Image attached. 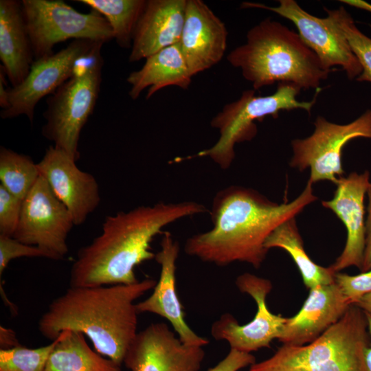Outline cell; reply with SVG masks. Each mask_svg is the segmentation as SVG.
Wrapping results in <instances>:
<instances>
[{"label":"cell","instance_id":"obj_1","mask_svg":"<svg viewBox=\"0 0 371 371\" xmlns=\"http://www.w3.org/2000/svg\"><path fill=\"white\" fill-rule=\"evenodd\" d=\"M317 199L308 181L298 196L282 203L273 202L251 188L227 187L213 199L210 211L212 227L188 238L184 251L218 266L242 262L258 269L269 251L265 243L270 234Z\"/></svg>","mask_w":371,"mask_h":371},{"label":"cell","instance_id":"obj_2","mask_svg":"<svg viewBox=\"0 0 371 371\" xmlns=\"http://www.w3.org/2000/svg\"><path fill=\"white\" fill-rule=\"evenodd\" d=\"M193 201L160 202L107 216L102 232L80 248L74 262L69 286H98L137 282L135 268L153 259L154 237L178 220L207 212Z\"/></svg>","mask_w":371,"mask_h":371},{"label":"cell","instance_id":"obj_3","mask_svg":"<svg viewBox=\"0 0 371 371\" xmlns=\"http://www.w3.org/2000/svg\"><path fill=\"white\" fill-rule=\"evenodd\" d=\"M156 283L146 278L130 284L69 286L42 315L38 330L52 341L66 330L82 333L96 352L122 365L137 333L135 302Z\"/></svg>","mask_w":371,"mask_h":371},{"label":"cell","instance_id":"obj_4","mask_svg":"<svg viewBox=\"0 0 371 371\" xmlns=\"http://www.w3.org/2000/svg\"><path fill=\"white\" fill-rule=\"evenodd\" d=\"M227 60L241 69L254 90L275 82L317 89L333 71L322 65L297 33L270 18L251 28L247 42L231 51Z\"/></svg>","mask_w":371,"mask_h":371},{"label":"cell","instance_id":"obj_5","mask_svg":"<svg viewBox=\"0 0 371 371\" xmlns=\"http://www.w3.org/2000/svg\"><path fill=\"white\" fill-rule=\"evenodd\" d=\"M365 312L351 304L344 315L315 341L283 344L249 371H368L365 352L371 342Z\"/></svg>","mask_w":371,"mask_h":371},{"label":"cell","instance_id":"obj_6","mask_svg":"<svg viewBox=\"0 0 371 371\" xmlns=\"http://www.w3.org/2000/svg\"><path fill=\"white\" fill-rule=\"evenodd\" d=\"M100 43L79 63L74 74L47 99L41 133L77 161L82 128L92 114L102 82L103 58Z\"/></svg>","mask_w":371,"mask_h":371},{"label":"cell","instance_id":"obj_7","mask_svg":"<svg viewBox=\"0 0 371 371\" xmlns=\"http://www.w3.org/2000/svg\"><path fill=\"white\" fill-rule=\"evenodd\" d=\"M301 89L291 83H278L271 95H256L254 89L245 90L239 99L227 104L211 120L210 125L219 131V138L211 147L194 157H208L221 168H229L235 159L236 144L251 141L257 134L256 120L271 115L276 118L281 111L303 109L308 113L319 91L311 101H299Z\"/></svg>","mask_w":371,"mask_h":371},{"label":"cell","instance_id":"obj_8","mask_svg":"<svg viewBox=\"0 0 371 371\" xmlns=\"http://www.w3.org/2000/svg\"><path fill=\"white\" fill-rule=\"evenodd\" d=\"M22 10L34 60L54 54L68 39L108 42L113 38L106 19L91 10L81 13L60 0H23Z\"/></svg>","mask_w":371,"mask_h":371},{"label":"cell","instance_id":"obj_9","mask_svg":"<svg viewBox=\"0 0 371 371\" xmlns=\"http://www.w3.org/2000/svg\"><path fill=\"white\" fill-rule=\"evenodd\" d=\"M315 130L308 137L291 141L293 157L289 162L300 171L310 169L308 181L313 185L320 181L337 183L343 177L342 150L350 140L357 137L371 138V109L346 124H339L317 116Z\"/></svg>","mask_w":371,"mask_h":371},{"label":"cell","instance_id":"obj_10","mask_svg":"<svg viewBox=\"0 0 371 371\" xmlns=\"http://www.w3.org/2000/svg\"><path fill=\"white\" fill-rule=\"evenodd\" d=\"M74 225L69 211L40 175L23 200L19 221L12 237L38 247L52 260H60L68 252L67 238Z\"/></svg>","mask_w":371,"mask_h":371},{"label":"cell","instance_id":"obj_11","mask_svg":"<svg viewBox=\"0 0 371 371\" xmlns=\"http://www.w3.org/2000/svg\"><path fill=\"white\" fill-rule=\"evenodd\" d=\"M100 43L103 42L74 40L59 52L34 60L25 80L9 89V106L1 111V117L11 119L26 115L32 123L35 107L40 100L52 94L72 77L80 62Z\"/></svg>","mask_w":371,"mask_h":371},{"label":"cell","instance_id":"obj_12","mask_svg":"<svg viewBox=\"0 0 371 371\" xmlns=\"http://www.w3.org/2000/svg\"><path fill=\"white\" fill-rule=\"evenodd\" d=\"M238 290L251 296L257 305L253 319L240 324L231 314H223L211 327V335L216 340L227 341L230 349L251 353L262 348L270 347L271 342L278 339L288 317L271 312L266 299L272 289L268 279L250 273H244L236 280Z\"/></svg>","mask_w":371,"mask_h":371},{"label":"cell","instance_id":"obj_13","mask_svg":"<svg viewBox=\"0 0 371 371\" xmlns=\"http://www.w3.org/2000/svg\"><path fill=\"white\" fill-rule=\"evenodd\" d=\"M278 1L280 5L276 7L243 2L241 8L272 11L293 22L303 42L315 54L326 69L332 70L334 66H341L350 80L357 78L361 74V65L347 39L327 17L319 18L311 14L294 0Z\"/></svg>","mask_w":371,"mask_h":371},{"label":"cell","instance_id":"obj_14","mask_svg":"<svg viewBox=\"0 0 371 371\" xmlns=\"http://www.w3.org/2000/svg\"><path fill=\"white\" fill-rule=\"evenodd\" d=\"M203 347L187 346L166 323H152L137 332L123 363L130 371H199Z\"/></svg>","mask_w":371,"mask_h":371},{"label":"cell","instance_id":"obj_15","mask_svg":"<svg viewBox=\"0 0 371 371\" xmlns=\"http://www.w3.org/2000/svg\"><path fill=\"white\" fill-rule=\"evenodd\" d=\"M69 155L54 146L37 163L55 196L71 213L75 225L82 224L100 202L99 186L91 174L80 170Z\"/></svg>","mask_w":371,"mask_h":371},{"label":"cell","instance_id":"obj_16","mask_svg":"<svg viewBox=\"0 0 371 371\" xmlns=\"http://www.w3.org/2000/svg\"><path fill=\"white\" fill-rule=\"evenodd\" d=\"M370 183L368 170L351 172L339 179L332 199L322 201L323 207L333 211L342 221L347 231L344 248L330 265L336 273L351 266L360 271L362 268L366 246L364 199Z\"/></svg>","mask_w":371,"mask_h":371},{"label":"cell","instance_id":"obj_17","mask_svg":"<svg viewBox=\"0 0 371 371\" xmlns=\"http://www.w3.org/2000/svg\"><path fill=\"white\" fill-rule=\"evenodd\" d=\"M160 250L155 254V260L161 271L152 294L137 303L140 313H150L167 319L181 342L187 346H206L209 341L195 333L185 320V313L176 289V262L179 245L168 232L163 233Z\"/></svg>","mask_w":371,"mask_h":371},{"label":"cell","instance_id":"obj_18","mask_svg":"<svg viewBox=\"0 0 371 371\" xmlns=\"http://www.w3.org/2000/svg\"><path fill=\"white\" fill-rule=\"evenodd\" d=\"M225 23L201 0H187L179 42L192 76L218 63L227 47Z\"/></svg>","mask_w":371,"mask_h":371},{"label":"cell","instance_id":"obj_19","mask_svg":"<svg viewBox=\"0 0 371 371\" xmlns=\"http://www.w3.org/2000/svg\"><path fill=\"white\" fill-rule=\"evenodd\" d=\"M309 290L300 310L287 318L278 339L283 344L303 346L315 341L335 324L352 304L335 282Z\"/></svg>","mask_w":371,"mask_h":371},{"label":"cell","instance_id":"obj_20","mask_svg":"<svg viewBox=\"0 0 371 371\" xmlns=\"http://www.w3.org/2000/svg\"><path fill=\"white\" fill-rule=\"evenodd\" d=\"M187 0H148L137 25L128 60L147 58L179 43Z\"/></svg>","mask_w":371,"mask_h":371},{"label":"cell","instance_id":"obj_21","mask_svg":"<svg viewBox=\"0 0 371 371\" xmlns=\"http://www.w3.org/2000/svg\"><path fill=\"white\" fill-rule=\"evenodd\" d=\"M0 60L12 87L25 80L34 61L21 1H0Z\"/></svg>","mask_w":371,"mask_h":371},{"label":"cell","instance_id":"obj_22","mask_svg":"<svg viewBox=\"0 0 371 371\" xmlns=\"http://www.w3.org/2000/svg\"><path fill=\"white\" fill-rule=\"evenodd\" d=\"M192 76L179 43L167 47L150 56L139 70L131 72L126 81L131 85L129 95L136 100L148 88L146 99L169 86L187 89Z\"/></svg>","mask_w":371,"mask_h":371},{"label":"cell","instance_id":"obj_23","mask_svg":"<svg viewBox=\"0 0 371 371\" xmlns=\"http://www.w3.org/2000/svg\"><path fill=\"white\" fill-rule=\"evenodd\" d=\"M44 371H121V365L93 351L83 333L66 330L58 337Z\"/></svg>","mask_w":371,"mask_h":371},{"label":"cell","instance_id":"obj_24","mask_svg":"<svg viewBox=\"0 0 371 371\" xmlns=\"http://www.w3.org/2000/svg\"><path fill=\"white\" fill-rule=\"evenodd\" d=\"M265 246L268 250L278 247L286 251L299 269L306 288L311 289L335 282L336 272L332 267H324L316 264L306 252L295 217L278 226L267 238Z\"/></svg>","mask_w":371,"mask_h":371},{"label":"cell","instance_id":"obj_25","mask_svg":"<svg viewBox=\"0 0 371 371\" xmlns=\"http://www.w3.org/2000/svg\"><path fill=\"white\" fill-rule=\"evenodd\" d=\"M100 14L109 23L113 38L122 48L132 47L134 33L145 9L146 0H77Z\"/></svg>","mask_w":371,"mask_h":371},{"label":"cell","instance_id":"obj_26","mask_svg":"<svg viewBox=\"0 0 371 371\" xmlns=\"http://www.w3.org/2000/svg\"><path fill=\"white\" fill-rule=\"evenodd\" d=\"M40 172L31 157L4 146L0 148V185L23 200L33 188Z\"/></svg>","mask_w":371,"mask_h":371},{"label":"cell","instance_id":"obj_27","mask_svg":"<svg viewBox=\"0 0 371 371\" xmlns=\"http://www.w3.org/2000/svg\"><path fill=\"white\" fill-rule=\"evenodd\" d=\"M324 9L330 23L347 39L361 65L362 72L356 80L371 82V38L357 28L351 15L343 6L333 10Z\"/></svg>","mask_w":371,"mask_h":371},{"label":"cell","instance_id":"obj_28","mask_svg":"<svg viewBox=\"0 0 371 371\" xmlns=\"http://www.w3.org/2000/svg\"><path fill=\"white\" fill-rule=\"evenodd\" d=\"M57 339L48 345L28 348L21 344L0 350V371H44Z\"/></svg>","mask_w":371,"mask_h":371},{"label":"cell","instance_id":"obj_29","mask_svg":"<svg viewBox=\"0 0 371 371\" xmlns=\"http://www.w3.org/2000/svg\"><path fill=\"white\" fill-rule=\"evenodd\" d=\"M21 257L51 259L50 256L38 247L27 245L12 236L0 235V276L12 260Z\"/></svg>","mask_w":371,"mask_h":371},{"label":"cell","instance_id":"obj_30","mask_svg":"<svg viewBox=\"0 0 371 371\" xmlns=\"http://www.w3.org/2000/svg\"><path fill=\"white\" fill-rule=\"evenodd\" d=\"M335 282L352 304L371 293V270L352 276L337 272Z\"/></svg>","mask_w":371,"mask_h":371},{"label":"cell","instance_id":"obj_31","mask_svg":"<svg viewBox=\"0 0 371 371\" xmlns=\"http://www.w3.org/2000/svg\"><path fill=\"white\" fill-rule=\"evenodd\" d=\"M23 200L0 185V235L12 236L19 223Z\"/></svg>","mask_w":371,"mask_h":371},{"label":"cell","instance_id":"obj_32","mask_svg":"<svg viewBox=\"0 0 371 371\" xmlns=\"http://www.w3.org/2000/svg\"><path fill=\"white\" fill-rule=\"evenodd\" d=\"M254 363L256 358L251 353L230 349L223 359L207 371H239Z\"/></svg>","mask_w":371,"mask_h":371},{"label":"cell","instance_id":"obj_33","mask_svg":"<svg viewBox=\"0 0 371 371\" xmlns=\"http://www.w3.org/2000/svg\"><path fill=\"white\" fill-rule=\"evenodd\" d=\"M368 198V215L366 221V246L361 272L371 270V181L367 190Z\"/></svg>","mask_w":371,"mask_h":371},{"label":"cell","instance_id":"obj_34","mask_svg":"<svg viewBox=\"0 0 371 371\" xmlns=\"http://www.w3.org/2000/svg\"><path fill=\"white\" fill-rule=\"evenodd\" d=\"M0 340L1 349L12 348L20 344L14 332L2 326L0 327Z\"/></svg>","mask_w":371,"mask_h":371},{"label":"cell","instance_id":"obj_35","mask_svg":"<svg viewBox=\"0 0 371 371\" xmlns=\"http://www.w3.org/2000/svg\"><path fill=\"white\" fill-rule=\"evenodd\" d=\"M5 72L1 67L0 69V106L2 110L9 106V89L5 87Z\"/></svg>","mask_w":371,"mask_h":371},{"label":"cell","instance_id":"obj_36","mask_svg":"<svg viewBox=\"0 0 371 371\" xmlns=\"http://www.w3.org/2000/svg\"><path fill=\"white\" fill-rule=\"evenodd\" d=\"M365 313L368 322V331L371 339V313L366 312H365ZM365 361L368 371H371V342L365 352Z\"/></svg>","mask_w":371,"mask_h":371},{"label":"cell","instance_id":"obj_37","mask_svg":"<svg viewBox=\"0 0 371 371\" xmlns=\"http://www.w3.org/2000/svg\"><path fill=\"white\" fill-rule=\"evenodd\" d=\"M364 312L371 313V293L364 295L356 304Z\"/></svg>","mask_w":371,"mask_h":371}]
</instances>
